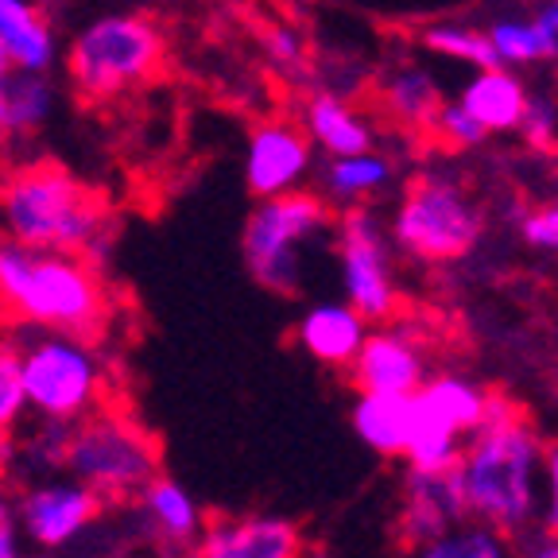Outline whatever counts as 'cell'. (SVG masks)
<instances>
[{
    "label": "cell",
    "mask_w": 558,
    "mask_h": 558,
    "mask_svg": "<svg viewBox=\"0 0 558 558\" xmlns=\"http://www.w3.org/2000/svg\"><path fill=\"white\" fill-rule=\"evenodd\" d=\"M20 373H24L27 411L39 418L78 423L101 400V361L89 338L39 330L20 345Z\"/></svg>",
    "instance_id": "52a82bcc"
},
{
    "label": "cell",
    "mask_w": 558,
    "mask_h": 558,
    "mask_svg": "<svg viewBox=\"0 0 558 558\" xmlns=\"http://www.w3.org/2000/svg\"><path fill=\"white\" fill-rule=\"evenodd\" d=\"M543 488H547V497H543V523H547V532H558V446L543 453Z\"/></svg>",
    "instance_id": "e575fe53"
},
{
    "label": "cell",
    "mask_w": 558,
    "mask_h": 558,
    "mask_svg": "<svg viewBox=\"0 0 558 558\" xmlns=\"http://www.w3.org/2000/svg\"><path fill=\"white\" fill-rule=\"evenodd\" d=\"M4 97H9V136H32L54 113V82L35 70H9Z\"/></svg>",
    "instance_id": "d4e9b609"
},
{
    "label": "cell",
    "mask_w": 558,
    "mask_h": 558,
    "mask_svg": "<svg viewBox=\"0 0 558 558\" xmlns=\"http://www.w3.org/2000/svg\"><path fill=\"white\" fill-rule=\"evenodd\" d=\"M388 236L415 264H458L485 236V209L446 174H418L388 221Z\"/></svg>",
    "instance_id": "5b68a950"
},
{
    "label": "cell",
    "mask_w": 558,
    "mask_h": 558,
    "mask_svg": "<svg viewBox=\"0 0 558 558\" xmlns=\"http://www.w3.org/2000/svg\"><path fill=\"white\" fill-rule=\"evenodd\" d=\"M415 396H392V392H361L353 403V430L368 450L384 458H403L408 438L415 430Z\"/></svg>",
    "instance_id": "d6986e66"
},
{
    "label": "cell",
    "mask_w": 558,
    "mask_h": 558,
    "mask_svg": "<svg viewBox=\"0 0 558 558\" xmlns=\"http://www.w3.org/2000/svg\"><path fill=\"white\" fill-rule=\"evenodd\" d=\"M333 221V206L326 194L314 191H288L256 198L253 214L244 218V264L264 291L276 295H295L303 288V248L306 241L323 236Z\"/></svg>",
    "instance_id": "8992f818"
},
{
    "label": "cell",
    "mask_w": 558,
    "mask_h": 558,
    "mask_svg": "<svg viewBox=\"0 0 558 558\" xmlns=\"http://www.w3.org/2000/svg\"><path fill=\"white\" fill-rule=\"evenodd\" d=\"M27 415L24 373H20V349L0 341V435H9Z\"/></svg>",
    "instance_id": "f1b7e54d"
},
{
    "label": "cell",
    "mask_w": 558,
    "mask_h": 558,
    "mask_svg": "<svg viewBox=\"0 0 558 558\" xmlns=\"http://www.w3.org/2000/svg\"><path fill=\"white\" fill-rule=\"evenodd\" d=\"M418 44L450 62H465V66H473V70L500 66L497 51L488 44V32L470 27V24H430V27H423Z\"/></svg>",
    "instance_id": "83f0119b"
},
{
    "label": "cell",
    "mask_w": 558,
    "mask_h": 558,
    "mask_svg": "<svg viewBox=\"0 0 558 558\" xmlns=\"http://www.w3.org/2000/svg\"><path fill=\"white\" fill-rule=\"evenodd\" d=\"M465 520H470V505H465L458 470H442V473L408 470V477H403V508H400L403 543L418 547V543L435 539V535L450 532V527H458Z\"/></svg>",
    "instance_id": "4fadbf2b"
},
{
    "label": "cell",
    "mask_w": 558,
    "mask_h": 558,
    "mask_svg": "<svg viewBox=\"0 0 558 558\" xmlns=\"http://www.w3.org/2000/svg\"><path fill=\"white\" fill-rule=\"evenodd\" d=\"M136 497H140V515H144V523H148V532L156 539L183 547V543H194L202 535V512L179 481L156 473Z\"/></svg>",
    "instance_id": "7402d4cb"
},
{
    "label": "cell",
    "mask_w": 558,
    "mask_h": 558,
    "mask_svg": "<svg viewBox=\"0 0 558 558\" xmlns=\"http://www.w3.org/2000/svg\"><path fill=\"white\" fill-rule=\"evenodd\" d=\"M0 558H24L20 555V532L12 527V523L0 527Z\"/></svg>",
    "instance_id": "8d00e7d4"
},
{
    "label": "cell",
    "mask_w": 558,
    "mask_h": 558,
    "mask_svg": "<svg viewBox=\"0 0 558 558\" xmlns=\"http://www.w3.org/2000/svg\"><path fill=\"white\" fill-rule=\"evenodd\" d=\"M303 535L283 515L218 520L198 535V558H299Z\"/></svg>",
    "instance_id": "5bb4252c"
},
{
    "label": "cell",
    "mask_w": 558,
    "mask_h": 558,
    "mask_svg": "<svg viewBox=\"0 0 558 558\" xmlns=\"http://www.w3.org/2000/svg\"><path fill=\"white\" fill-rule=\"evenodd\" d=\"M520 558H558V532H547L520 550Z\"/></svg>",
    "instance_id": "d590c367"
},
{
    "label": "cell",
    "mask_w": 558,
    "mask_h": 558,
    "mask_svg": "<svg viewBox=\"0 0 558 558\" xmlns=\"http://www.w3.org/2000/svg\"><path fill=\"white\" fill-rule=\"evenodd\" d=\"M341 291L368 323L392 318L400 306V288L392 271V236L380 214L368 206H345L338 218Z\"/></svg>",
    "instance_id": "9c48e42d"
},
{
    "label": "cell",
    "mask_w": 558,
    "mask_h": 558,
    "mask_svg": "<svg viewBox=\"0 0 558 558\" xmlns=\"http://www.w3.org/2000/svg\"><path fill=\"white\" fill-rule=\"evenodd\" d=\"M9 70H12V62H9V54H4V47H0V78H9Z\"/></svg>",
    "instance_id": "ab89813d"
},
{
    "label": "cell",
    "mask_w": 558,
    "mask_h": 558,
    "mask_svg": "<svg viewBox=\"0 0 558 558\" xmlns=\"http://www.w3.org/2000/svg\"><path fill=\"white\" fill-rule=\"evenodd\" d=\"M0 306L32 326L94 338L109 318V295L86 256L44 253L0 236Z\"/></svg>",
    "instance_id": "7a4b0ae2"
},
{
    "label": "cell",
    "mask_w": 558,
    "mask_h": 558,
    "mask_svg": "<svg viewBox=\"0 0 558 558\" xmlns=\"http://www.w3.org/2000/svg\"><path fill=\"white\" fill-rule=\"evenodd\" d=\"M0 183H4V179H0Z\"/></svg>",
    "instance_id": "b9f144b4"
},
{
    "label": "cell",
    "mask_w": 558,
    "mask_h": 558,
    "mask_svg": "<svg viewBox=\"0 0 558 558\" xmlns=\"http://www.w3.org/2000/svg\"><path fill=\"white\" fill-rule=\"evenodd\" d=\"M264 51H268V59L276 62L283 74H303L306 66V39L295 32V27H268L264 32Z\"/></svg>",
    "instance_id": "d6a6232c"
},
{
    "label": "cell",
    "mask_w": 558,
    "mask_h": 558,
    "mask_svg": "<svg viewBox=\"0 0 558 558\" xmlns=\"http://www.w3.org/2000/svg\"><path fill=\"white\" fill-rule=\"evenodd\" d=\"M368 338V318L349 306L345 299L341 303H314L303 311L295 326V341L306 357H314L318 365L330 368H349L353 357L361 353Z\"/></svg>",
    "instance_id": "9a60e30c"
},
{
    "label": "cell",
    "mask_w": 558,
    "mask_h": 558,
    "mask_svg": "<svg viewBox=\"0 0 558 558\" xmlns=\"http://www.w3.org/2000/svg\"><path fill=\"white\" fill-rule=\"evenodd\" d=\"M167 62V32L148 12H105L66 47V82L86 105L148 86Z\"/></svg>",
    "instance_id": "277c9868"
},
{
    "label": "cell",
    "mask_w": 558,
    "mask_h": 558,
    "mask_svg": "<svg viewBox=\"0 0 558 558\" xmlns=\"http://www.w3.org/2000/svg\"><path fill=\"white\" fill-rule=\"evenodd\" d=\"M411 558H512V550H508V535H500L497 527L465 520L435 539L418 543Z\"/></svg>",
    "instance_id": "4316f807"
},
{
    "label": "cell",
    "mask_w": 558,
    "mask_h": 558,
    "mask_svg": "<svg viewBox=\"0 0 558 558\" xmlns=\"http://www.w3.org/2000/svg\"><path fill=\"white\" fill-rule=\"evenodd\" d=\"M418 408V403H415ZM462 435L450 427H442V423H435L430 415H423L418 411L415 415V430H411L408 438V450H403V462H408V470H423V473H442V470H458V462H462Z\"/></svg>",
    "instance_id": "484cf974"
},
{
    "label": "cell",
    "mask_w": 558,
    "mask_h": 558,
    "mask_svg": "<svg viewBox=\"0 0 558 558\" xmlns=\"http://www.w3.org/2000/svg\"><path fill=\"white\" fill-rule=\"evenodd\" d=\"M527 94H532V89H527V82H523L512 66H493V70H477L462 86L458 101H462L465 113L493 136V132H520Z\"/></svg>",
    "instance_id": "e0dca14e"
},
{
    "label": "cell",
    "mask_w": 558,
    "mask_h": 558,
    "mask_svg": "<svg viewBox=\"0 0 558 558\" xmlns=\"http://www.w3.org/2000/svg\"><path fill=\"white\" fill-rule=\"evenodd\" d=\"M520 132L527 136V144H535V148H555V140H558V101L555 97L532 89V94H527V109H523Z\"/></svg>",
    "instance_id": "1f68e13d"
},
{
    "label": "cell",
    "mask_w": 558,
    "mask_h": 558,
    "mask_svg": "<svg viewBox=\"0 0 558 558\" xmlns=\"http://www.w3.org/2000/svg\"><path fill=\"white\" fill-rule=\"evenodd\" d=\"M396 179L392 156L384 151H357V156H338L326 159L323 167V194L330 206H361L373 194L388 191Z\"/></svg>",
    "instance_id": "603a6c76"
},
{
    "label": "cell",
    "mask_w": 558,
    "mask_h": 558,
    "mask_svg": "<svg viewBox=\"0 0 558 558\" xmlns=\"http://www.w3.org/2000/svg\"><path fill=\"white\" fill-rule=\"evenodd\" d=\"M70 430H74V423H62V418H39L35 438H27V458H32L35 473L66 470Z\"/></svg>",
    "instance_id": "4dcf8cb0"
},
{
    "label": "cell",
    "mask_w": 558,
    "mask_h": 558,
    "mask_svg": "<svg viewBox=\"0 0 558 558\" xmlns=\"http://www.w3.org/2000/svg\"><path fill=\"white\" fill-rule=\"evenodd\" d=\"M543 446L523 418L493 423L470 435L458 462L470 520L500 535L527 532L543 505Z\"/></svg>",
    "instance_id": "3957f363"
},
{
    "label": "cell",
    "mask_w": 558,
    "mask_h": 558,
    "mask_svg": "<svg viewBox=\"0 0 558 558\" xmlns=\"http://www.w3.org/2000/svg\"><path fill=\"white\" fill-rule=\"evenodd\" d=\"M4 523H12V500L0 493V527H4Z\"/></svg>",
    "instance_id": "f35d334b"
},
{
    "label": "cell",
    "mask_w": 558,
    "mask_h": 558,
    "mask_svg": "<svg viewBox=\"0 0 558 558\" xmlns=\"http://www.w3.org/2000/svg\"><path fill=\"white\" fill-rule=\"evenodd\" d=\"M515 226H520L523 244H532L539 253H558V202L523 209Z\"/></svg>",
    "instance_id": "836d02e7"
},
{
    "label": "cell",
    "mask_w": 558,
    "mask_h": 558,
    "mask_svg": "<svg viewBox=\"0 0 558 558\" xmlns=\"http://www.w3.org/2000/svg\"><path fill=\"white\" fill-rule=\"evenodd\" d=\"M314 171V140L306 136L303 121L271 117L253 124L244 144V186L253 198L299 191Z\"/></svg>",
    "instance_id": "30bf717a"
},
{
    "label": "cell",
    "mask_w": 558,
    "mask_h": 558,
    "mask_svg": "<svg viewBox=\"0 0 558 558\" xmlns=\"http://www.w3.org/2000/svg\"><path fill=\"white\" fill-rule=\"evenodd\" d=\"M97 508H101V497L94 488L82 485L78 477H59L27 488L16 505V523L20 535H27L35 547L59 550L97 520Z\"/></svg>",
    "instance_id": "8fae6325"
},
{
    "label": "cell",
    "mask_w": 558,
    "mask_h": 558,
    "mask_svg": "<svg viewBox=\"0 0 558 558\" xmlns=\"http://www.w3.org/2000/svg\"><path fill=\"white\" fill-rule=\"evenodd\" d=\"M357 392H392L415 396L427 384V353L423 341L403 326H380L368 330L365 345L349 365Z\"/></svg>",
    "instance_id": "7c38bea8"
},
{
    "label": "cell",
    "mask_w": 558,
    "mask_h": 558,
    "mask_svg": "<svg viewBox=\"0 0 558 558\" xmlns=\"http://www.w3.org/2000/svg\"><path fill=\"white\" fill-rule=\"evenodd\" d=\"M535 16L558 35V0H539V4H535Z\"/></svg>",
    "instance_id": "74e56055"
},
{
    "label": "cell",
    "mask_w": 558,
    "mask_h": 558,
    "mask_svg": "<svg viewBox=\"0 0 558 558\" xmlns=\"http://www.w3.org/2000/svg\"><path fill=\"white\" fill-rule=\"evenodd\" d=\"M0 47L9 54L12 70L47 74L59 59L54 27L35 0H0Z\"/></svg>",
    "instance_id": "ac0fdd59"
},
{
    "label": "cell",
    "mask_w": 558,
    "mask_h": 558,
    "mask_svg": "<svg viewBox=\"0 0 558 558\" xmlns=\"http://www.w3.org/2000/svg\"><path fill=\"white\" fill-rule=\"evenodd\" d=\"M376 101H380L384 117H392L396 124L411 132H430L438 109H442V89H438L435 74L427 66H396L388 70L376 86Z\"/></svg>",
    "instance_id": "ffe728a7"
},
{
    "label": "cell",
    "mask_w": 558,
    "mask_h": 558,
    "mask_svg": "<svg viewBox=\"0 0 558 558\" xmlns=\"http://www.w3.org/2000/svg\"><path fill=\"white\" fill-rule=\"evenodd\" d=\"M66 473L97 497H132L159 473V450L132 418L86 415L70 430Z\"/></svg>",
    "instance_id": "ba28073f"
},
{
    "label": "cell",
    "mask_w": 558,
    "mask_h": 558,
    "mask_svg": "<svg viewBox=\"0 0 558 558\" xmlns=\"http://www.w3.org/2000/svg\"><path fill=\"white\" fill-rule=\"evenodd\" d=\"M415 403L423 415H430L435 423H442V427L470 438L485 427L488 392L477 380H470V376L442 373V376H427V384L415 392Z\"/></svg>",
    "instance_id": "44dd1931"
},
{
    "label": "cell",
    "mask_w": 558,
    "mask_h": 558,
    "mask_svg": "<svg viewBox=\"0 0 558 558\" xmlns=\"http://www.w3.org/2000/svg\"><path fill=\"white\" fill-rule=\"evenodd\" d=\"M500 66H543L558 59V35L539 16H497L485 27Z\"/></svg>",
    "instance_id": "cb8c5ba5"
},
{
    "label": "cell",
    "mask_w": 558,
    "mask_h": 558,
    "mask_svg": "<svg viewBox=\"0 0 558 558\" xmlns=\"http://www.w3.org/2000/svg\"><path fill=\"white\" fill-rule=\"evenodd\" d=\"M555 66H558V59H555ZM555 82H558V70H555Z\"/></svg>",
    "instance_id": "60d3db41"
},
{
    "label": "cell",
    "mask_w": 558,
    "mask_h": 558,
    "mask_svg": "<svg viewBox=\"0 0 558 558\" xmlns=\"http://www.w3.org/2000/svg\"><path fill=\"white\" fill-rule=\"evenodd\" d=\"M0 233L44 253H74L89 264L113 248L109 202L54 159H35L0 183Z\"/></svg>",
    "instance_id": "6da1fadb"
},
{
    "label": "cell",
    "mask_w": 558,
    "mask_h": 558,
    "mask_svg": "<svg viewBox=\"0 0 558 558\" xmlns=\"http://www.w3.org/2000/svg\"><path fill=\"white\" fill-rule=\"evenodd\" d=\"M430 136H435L442 148L465 151V148H477V144H485L488 132L481 129V124L473 121L470 113H465L462 101H442L435 124H430Z\"/></svg>",
    "instance_id": "f546056e"
},
{
    "label": "cell",
    "mask_w": 558,
    "mask_h": 558,
    "mask_svg": "<svg viewBox=\"0 0 558 558\" xmlns=\"http://www.w3.org/2000/svg\"><path fill=\"white\" fill-rule=\"evenodd\" d=\"M303 129L314 140V148L326 159L357 156V151L376 148V129L357 105L333 89H318L303 105Z\"/></svg>",
    "instance_id": "2e32d148"
}]
</instances>
